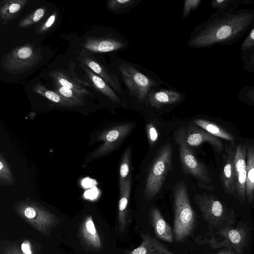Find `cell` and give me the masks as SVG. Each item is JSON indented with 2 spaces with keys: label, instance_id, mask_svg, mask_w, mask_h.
Returning <instances> with one entry per match:
<instances>
[{
  "label": "cell",
  "instance_id": "13",
  "mask_svg": "<svg viewBox=\"0 0 254 254\" xmlns=\"http://www.w3.org/2000/svg\"><path fill=\"white\" fill-rule=\"evenodd\" d=\"M78 58L82 64L101 77L111 87L127 99L123 87L112 67L110 69L95 58L87 54L85 51L79 54Z\"/></svg>",
  "mask_w": 254,
  "mask_h": 254
},
{
  "label": "cell",
  "instance_id": "11",
  "mask_svg": "<svg viewBox=\"0 0 254 254\" xmlns=\"http://www.w3.org/2000/svg\"><path fill=\"white\" fill-rule=\"evenodd\" d=\"M133 126L131 123H124L103 132L99 139L104 141V143L94 152L93 157H100L116 149L129 134Z\"/></svg>",
  "mask_w": 254,
  "mask_h": 254
},
{
  "label": "cell",
  "instance_id": "14",
  "mask_svg": "<svg viewBox=\"0 0 254 254\" xmlns=\"http://www.w3.org/2000/svg\"><path fill=\"white\" fill-rule=\"evenodd\" d=\"M235 148L234 142L225 145L224 164L221 174V182L225 192L234 196L237 195L234 162Z\"/></svg>",
  "mask_w": 254,
  "mask_h": 254
},
{
  "label": "cell",
  "instance_id": "12",
  "mask_svg": "<svg viewBox=\"0 0 254 254\" xmlns=\"http://www.w3.org/2000/svg\"><path fill=\"white\" fill-rule=\"evenodd\" d=\"M154 88L149 94L147 106L161 110L165 107L177 105L185 100V94L168 84Z\"/></svg>",
  "mask_w": 254,
  "mask_h": 254
},
{
  "label": "cell",
  "instance_id": "9",
  "mask_svg": "<svg viewBox=\"0 0 254 254\" xmlns=\"http://www.w3.org/2000/svg\"><path fill=\"white\" fill-rule=\"evenodd\" d=\"M219 239H212L211 245L214 248H229L234 250L237 254H242L249 240L247 227L244 224L233 228L227 225L221 228L218 231Z\"/></svg>",
  "mask_w": 254,
  "mask_h": 254
},
{
  "label": "cell",
  "instance_id": "31",
  "mask_svg": "<svg viewBox=\"0 0 254 254\" xmlns=\"http://www.w3.org/2000/svg\"><path fill=\"white\" fill-rule=\"evenodd\" d=\"M238 101L247 105L254 107V85H244L237 94Z\"/></svg>",
  "mask_w": 254,
  "mask_h": 254
},
{
  "label": "cell",
  "instance_id": "28",
  "mask_svg": "<svg viewBox=\"0 0 254 254\" xmlns=\"http://www.w3.org/2000/svg\"><path fill=\"white\" fill-rule=\"evenodd\" d=\"M252 0H214L211 1L210 6L217 12L234 11L244 4L254 3Z\"/></svg>",
  "mask_w": 254,
  "mask_h": 254
},
{
  "label": "cell",
  "instance_id": "10",
  "mask_svg": "<svg viewBox=\"0 0 254 254\" xmlns=\"http://www.w3.org/2000/svg\"><path fill=\"white\" fill-rule=\"evenodd\" d=\"M84 46L95 53H113L127 49L129 42L121 33L112 30L102 36L87 38Z\"/></svg>",
  "mask_w": 254,
  "mask_h": 254
},
{
  "label": "cell",
  "instance_id": "25",
  "mask_svg": "<svg viewBox=\"0 0 254 254\" xmlns=\"http://www.w3.org/2000/svg\"><path fill=\"white\" fill-rule=\"evenodd\" d=\"M55 91L66 101L70 107L84 104V96L90 93L88 90L74 91L55 85Z\"/></svg>",
  "mask_w": 254,
  "mask_h": 254
},
{
  "label": "cell",
  "instance_id": "21",
  "mask_svg": "<svg viewBox=\"0 0 254 254\" xmlns=\"http://www.w3.org/2000/svg\"><path fill=\"white\" fill-rule=\"evenodd\" d=\"M50 75L55 85L74 91H84V86L89 84L74 75H69L67 71L61 70L52 71Z\"/></svg>",
  "mask_w": 254,
  "mask_h": 254
},
{
  "label": "cell",
  "instance_id": "37",
  "mask_svg": "<svg viewBox=\"0 0 254 254\" xmlns=\"http://www.w3.org/2000/svg\"><path fill=\"white\" fill-rule=\"evenodd\" d=\"M146 130L149 142L151 145H152L158 139L157 130L154 124L150 123L146 126Z\"/></svg>",
  "mask_w": 254,
  "mask_h": 254
},
{
  "label": "cell",
  "instance_id": "6",
  "mask_svg": "<svg viewBox=\"0 0 254 254\" xmlns=\"http://www.w3.org/2000/svg\"><path fill=\"white\" fill-rule=\"evenodd\" d=\"M174 139L178 144L180 162L184 172L196 178L205 187L211 183L212 179L205 165L196 157L185 139V127H180L175 133Z\"/></svg>",
  "mask_w": 254,
  "mask_h": 254
},
{
  "label": "cell",
  "instance_id": "16",
  "mask_svg": "<svg viewBox=\"0 0 254 254\" xmlns=\"http://www.w3.org/2000/svg\"><path fill=\"white\" fill-rule=\"evenodd\" d=\"M185 139L190 146H197L207 142L219 153H221L224 149L223 142L219 138L211 135L193 122L185 127Z\"/></svg>",
  "mask_w": 254,
  "mask_h": 254
},
{
  "label": "cell",
  "instance_id": "42",
  "mask_svg": "<svg viewBox=\"0 0 254 254\" xmlns=\"http://www.w3.org/2000/svg\"><path fill=\"white\" fill-rule=\"evenodd\" d=\"M94 191L93 190H91L89 191H88V195H87V197L88 198H93L94 195L93 194L94 193Z\"/></svg>",
  "mask_w": 254,
  "mask_h": 254
},
{
  "label": "cell",
  "instance_id": "5",
  "mask_svg": "<svg viewBox=\"0 0 254 254\" xmlns=\"http://www.w3.org/2000/svg\"><path fill=\"white\" fill-rule=\"evenodd\" d=\"M205 220L211 226L222 228L231 225L235 220L234 211L228 208L215 196L205 192L193 196Z\"/></svg>",
  "mask_w": 254,
  "mask_h": 254
},
{
  "label": "cell",
  "instance_id": "32",
  "mask_svg": "<svg viewBox=\"0 0 254 254\" xmlns=\"http://www.w3.org/2000/svg\"><path fill=\"white\" fill-rule=\"evenodd\" d=\"M45 12V10L44 8H39L37 9L33 12L23 19L19 23V26L26 28L32 25L41 20L44 15Z\"/></svg>",
  "mask_w": 254,
  "mask_h": 254
},
{
  "label": "cell",
  "instance_id": "15",
  "mask_svg": "<svg viewBox=\"0 0 254 254\" xmlns=\"http://www.w3.org/2000/svg\"><path fill=\"white\" fill-rule=\"evenodd\" d=\"M80 66L85 73L88 82L101 95L113 104L126 106L127 100L111 87L104 79L83 64Z\"/></svg>",
  "mask_w": 254,
  "mask_h": 254
},
{
  "label": "cell",
  "instance_id": "1",
  "mask_svg": "<svg viewBox=\"0 0 254 254\" xmlns=\"http://www.w3.org/2000/svg\"><path fill=\"white\" fill-rule=\"evenodd\" d=\"M254 26V9L216 11L193 28L187 45L193 49L232 45L239 41Z\"/></svg>",
  "mask_w": 254,
  "mask_h": 254
},
{
  "label": "cell",
  "instance_id": "19",
  "mask_svg": "<svg viewBox=\"0 0 254 254\" xmlns=\"http://www.w3.org/2000/svg\"><path fill=\"white\" fill-rule=\"evenodd\" d=\"M142 242L128 254H175L148 234L141 235Z\"/></svg>",
  "mask_w": 254,
  "mask_h": 254
},
{
  "label": "cell",
  "instance_id": "41",
  "mask_svg": "<svg viewBox=\"0 0 254 254\" xmlns=\"http://www.w3.org/2000/svg\"><path fill=\"white\" fill-rule=\"evenodd\" d=\"M217 254H237L235 251L231 248H225L221 250Z\"/></svg>",
  "mask_w": 254,
  "mask_h": 254
},
{
  "label": "cell",
  "instance_id": "17",
  "mask_svg": "<svg viewBox=\"0 0 254 254\" xmlns=\"http://www.w3.org/2000/svg\"><path fill=\"white\" fill-rule=\"evenodd\" d=\"M246 151L247 144L239 143L236 146L234 162L236 176L237 196L242 203L245 201L246 198Z\"/></svg>",
  "mask_w": 254,
  "mask_h": 254
},
{
  "label": "cell",
  "instance_id": "38",
  "mask_svg": "<svg viewBox=\"0 0 254 254\" xmlns=\"http://www.w3.org/2000/svg\"><path fill=\"white\" fill-rule=\"evenodd\" d=\"M56 18V13H54L53 14L48 18L47 21L41 26L39 29L40 33H43L47 31L50 28L54 23Z\"/></svg>",
  "mask_w": 254,
  "mask_h": 254
},
{
  "label": "cell",
  "instance_id": "33",
  "mask_svg": "<svg viewBox=\"0 0 254 254\" xmlns=\"http://www.w3.org/2000/svg\"><path fill=\"white\" fill-rule=\"evenodd\" d=\"M0 180L1 182L8 184L14 183L12 173L2 154L0 155Z\"/></svg>",
  "mask_w": 254,
  "mask_h": 254
},
{
  "label": "cell",
  "instance_id": "20",
  "mask_svg": "<svg viewBox=\"0 0 254 254\" xmlns=\"http://www.w3.org/2000/svg\"><path fill=\"white\" fill-rule=\"evenodd\" d=\"M150 216L156 236L164 241L172 243L174 235L172 229L159 209L152 207L150 210Z\"/></svg>",
  "mask_w": 254,
  "mask_h": 254
},
{
  "label": "cell",
  "instance_id": "43",
  "mask_svg": "<svg viewBox=\"0 0 254 254\" xmlns=\"http://www.w3.org/2000/svg\"><path fill=\"white\" fill-rule=\"evenodd\" d=\"M88 181L90 182L91 181V180H90L88 179ZM85 183H86V184H87V181H86V182H85ZM88 184H89V185H90V186H91V185H92V184H89V183H88Z\"/></svg>",
  "mask_w": 254,
  "mask_h": 254
},
{
  "label": "cell",
  "instance_id": "34",
  "mask_svg": "<svg viewBox=\"0 0 254 254\" xmlns=\"http://www.w3.org/2000/svg\"><path fill=\"white\" fill-rule=\"evenodd\" d=\"M254 49V26L248 33L240 47L241 56H244Z\"/></svg>",
  "mask_w": 254,
  "mask_h": 254
},
{
  "label": "cell",
  "instance_id": "4",
  "mask_svg": "<svg viewBox=\"0 0 254 254\" xmlns=\"http://www.w3.org/2000/svg\"><path fill=\"white\" fill-rule=\"evenodd\" d=\"M173 148L168 142L157 152L147 174L144 195L147 201L155 197L160 191L166 175L172 169Z\"/></svg>",
  "mask_w": 254,
  "mask_h": 254
},
{
  "label": "cell",
  "instance_id": "18",
  "mask_svg": "<svg viewBox=\"0 0 254 254\" xmlns=\"http://www.w3.org/2000/svg\"><path fill=\"white\" fill-rule=\"evenodd\" d=\"M120 198L118 204V220L119 229L124 231L128 223V203L129 199L131 179L130 176L119 185Z\"/></svg>",
  "mask_w": 254,
  "mask_h": 254
},
{
  "label": "cell",
  "instance_id": "26",
  "mask_svg": "<svg viewBox=\"0 0 254 254\" xmlns=\"http://www.w3.org/2000/svg\"><path fill=\"white\" fill-rule=\"evenodd\" d=\"M192 122L216 137L234 142L235 137L231 133L208 120L199 118L193 120Z\"/></svg>",
  "mask_w": 254,
  "mask_h": 254
},
{
  "label": "cell",
  "instance_id": "35",
  "mask_svg": "<svg viewBox=\"0 0 254 254\" xmlns=\"http://www.w3.org/2000/svg\"><path fill=\"white\" fill-rule=\"evenodd\" d=\"M202 0H186L184 1L182 18L186 19L191 11H195L200 3Z\"/></svg>",
  "mask_w": 254,
  "mask_h": 254
},
{
  "label": "cell",
  "instance_id": "8",
  "mask_svg": "<svg viewBox=\"0 0 254 254\" xmlns=\"http://www.w3.org/2000/svg\"><path fill=\"white\" fill-rule=\"evenodd\" d=\"M19 214L35 229L45 235L56 225L57 218L39 204L32 201L20 202L17 206Z\"/></svg>",
  "mask_w": 254,
  "mask_h": 254
},
{
  "label": "cell",
  "instance_id": "30",
  "mask_svg": "<svg viewBox=\"0 0 254 254\" xmlns=\"http://www.w3.org/2000/svg\"><path fill=\"white\" fill-rule=\"evenodd\" d=\"M131 148L128 147L124 151L120 167V184L125 181L130 172Z\"/></svg>",
  "mask_w": 254,
  "mask_h": 254
},
{
  "label": "cell",
  "instance_id": "7",
  "mask_svg": "<svg viewBox=\"0 0 254 254\" xmlns=\"http://www.w3.org/2000/svg\"><path fill=\"white\" fill-rule=\"evenodd\" d=\"M42 55L30 44L18 46L3 55L1 66L8 73L18 74L29 70L41 60Z\"/></svg>",
  "mask_w": 254,
  "mask_h": 254
},
{
  "label": "cell",
  "instance_id": "23",
  "mask_svg": "<svg viewBox=\"0 0 254 254\" xmlns=\"http://www.w3.org/2000/svg\"><path fill=\"white\" fill-rule=\"evenodd\" d=\"M27 2V0L1 1L0 3V16L3 24L18 16Z\"/></svg>",
  "mask_w": 254,
  "mask_h": 254
},
{
  "label": "cell",
  "instance_id": "39",
  "mask_svg": "<svg viewBox=\"0 0 254 254\" xmlns=\"http://www.w3.org/2000/svg\"><path fill=\"white\" fill-rule=\"evenodd\" d=\"M22 254H33L31 244L28 240L24 241L21 245Z\"/></svg>",
  "mask_w": 254,
  "mask_h": 254
},
{
  "label": "cell",
  "instance_id": "36",
  "mask_svg": "<svg viewBox=\"0 0 254 254\" xmlns=\"http://www.w3.org/2000/svg\"><path fill=\"white\" fill-rule=\"evenodd\" d=\"M241 60L244 70L254 73V49L247 54L241 56Z\"/></svg>",
  "mask_w": 254,
  "mask_h": 254
},
{
  "label": "cell",
  "instance_id": "27",
  "mask_svg": "<svg viewBox=\"0 0 254 254\" xmlns=\"http://www.w3.org/2000/svg\"><path fill=\"white\" fill-rule=\"evenodd\" d=\"M142 0H111L107 1L106 7L115 14L129 12L140 3Z\"/></svg>",
  "mask_w": 254,
  "mask_h": 254
},
{
  "label": "cell",
  "instance_id": "29",
  "mask_svg": "<svg viewBox=\"0 0 254 254\" xmlns=\"http://www.w3.org/2000/svg\"><path fill=\"white\" fill-rule=\"evenodd\" d=\"M33 90L39 95L45 97L49 100L64 107H70L68 104L55 91L49 90L40 84H36Z\"/></svg>",
  "mask_w": 254,
  "mask_h": 254
},
{
  "label": "cell",
  "instance_id": "40",
  "mask_svg": "<svg viewBox=\"0 0 254 254\" xmlns=\"http://www.w3.org/2000/svg\"><path fill=\"white\" fill-rule=\"evenodd\" d=\"M3 254H22L17 245H12L7 248Z\"/></svg>",
  "mask_w": 254,
  "mask_h": 254
},
{
  "label": "cell",
  "instance_id": "22",
  "mask_svg": "<svg viewBox=\"0 0 254 254\" xmlns=\"http://www.w3.org/2000/svg\"><path fill=\"white\" fill-rule=\"evenodd\" d=\"M246 158V195L248 202L252 203L254 200V145L253 144L247 143Z\"/></svg>",
  "mask_w": 254,
  "mask_h": 254
},
{
  "label": "cell",
  "instance_id": "2",
  "mask_svg": "<svg viewBox=\"0 0 254 254\" xmlns=\"http://www.w3.org/2000/svg\"><path fill=\"white\" fill-rule=\"evenodd\" d=\"M112 67L120 80L127 101L139 105L146 106L151 90L166 84L151 70L115 56L112 57Z\"/></svg>",
  "mask_w": 254,
  "mask_h": 254
},
{
  "label": "cell",
  "instance_id": "3",
  "mask_svg": "<svg viewBox=\"0 0 254 254\" xmlns=\"http://www.w3.org/2000/svg\"><path fill=\"white\" fill-rule=\"evenodd\" d=\"M174 233L176 242H181L192 233L195 214L191 205L186 184L178 182L174 188Z\"/></svg>",
  "mask_w": 254,
  "mask_h": 254
},
{
  "label": "cell",
  "instance_id": "24",
  "mask_svg": "<svg viewBox=\"0 0 254 254\" xmlns=\"http://www.w3.org/2000/svg\"><path fill=\"white\" fill-rule=\"evenodd\" d=\"M81 233L84 240L89 246L96 249L101 247L100 238L91 216H87L84 220Z\"/></svg>",
  "mask_w": 254,
  "mask_h": 254
}]
</instances>
